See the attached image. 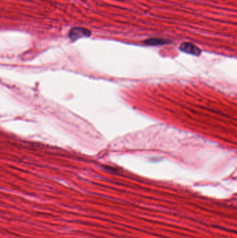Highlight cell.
<instances>
[{
	"label": "cell",
	"instance_id": "3957f363",
	"mask_svg": "<svg viewBox=\"0 0 237 238\" xmlns=\"http://www.w3.org/2000/svg\"><path fill=\"white\" fill-rule=\"evenodd\" d=\"M169 42L168 40L163 39V38H150V39L146 40L145 43L148 45H160L168 44Z\"/></svg>",
	"mask_w": 237,
	"mask_h": 238
},
{
	"label": "cell",
	"instance_id": "6da1fadb",
	"mask_svg": "<svg viewBox=\"0 0 237 238\" xmlns=\"http://www.w3.org/2000/svg\"><path fill=\"white\" fill-rule=\"evenodd\" d=\"M91 35L90 30L83 27H74L69 32L68 36L72 40H76L81 37H89Z\"/></svg>",
	"mask_w": 237,
	"mask_h": 238
},
{
	"label": "cell",
	"instance_id": "7a4b0ae2",
	"mask_svg": "<svg viewBox=\"0 0 237 238\" xmlns=\"http://www.w3.org/2000/svg\"><path fill=\"white\" fill-rule=\"evenodd\" d=\"M180 50L187 54L199 56L201 54L200 49L191 43H183L180 46Z\"/></svg>",
	"mask_w": 237,
	"mask_h": 238
}]
</instances>
